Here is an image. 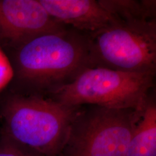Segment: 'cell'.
I'll return each mask as SVG.
<instances>
[{
  "label": "cell",
  "instance_id": "1",
  "mask_svg": "<svg viewBox=\"0 0 156 156\" xmlns=\"http://www.w3.org/2000/svg\"><path fill=\"white\" fill-rule=\"evenodd\" d=\"M16 66L28 95L50 97L94 67L90 37L69 27L40 35L17 48Z\"/></svg>",
  "mask_w": 156,
  "mask_h": 156
},
{
  "label": "cell",
  "instance_id": "2",
  "mask_svg": "<svg viewBox=\"0 0 156 156\" xmlns=\"http://www.w3.org/2000/svg\"><path fill=\"white\" fill-rule=\"evenodd\" d=\"M79 107L66 106L48 97H16L4 109V135L42 156H60Z\"/></svg>",
  "mask_w": 156,
  "mask_h": 156
},
{
  "label": "cell",
  "instance_id": "3",
  "mask_svg": "<svg viewBox=\"0 0 156 156\" xmlns=\"http://www.w3.org/2000/svg\"><path fill=\"white\" fill-rule=\"evenodd\" d=\"M155 77L156 73L89 68L49 98L71 107L93 105L140 110L154 89Z\"/></svg>",
  "mask_w": 156,
  "mask_h": 156
},
{
  "label": "cell",
  "instance_id": "4",
  "mask_svg": "<svg viewBox=\"0 0 156 156\" xmlns=\"http://www.w3.org/2000/svg\"><path fill=\"white\" fill-rule=\"evenodd\" d=\"M143 109L80 106L60 156H126Z\"/></svg>",
  "mask_w": 156,
  "mask_h": 156
},
{
  "label": "cell",
  "instance_id": "5",
  "mask_svg": "<svg viewBox=\"0 0 156 156\" xmlns=\"http://www.w3.org/2000/svg\"><path fill=\"white\" fill-rule=\"evenodd\" d=\"M90 37L94 67L156 73V19L124 21L116 17L108 28Z\"/></svg>",
  "mask_w": 156,
  "mask_h": 156
},
{
  "label": "cell",
  "instance_id": "6",
  "mask_svg": "<svg viewBox=\"0 0 156 156\" xmlns=\"http://www.w3.org/2000/svg\"><path fill=\"white\" fill-rule=\"evenodd\" d=\"M37 0H0V38L17 48L38 36L67 28Z\"/></svg>",
  "mask_w": 156,
  "mask_h": 156
},
{
  "label": "cell",
  "instance_id": "7",
  "mask_svg": "<svg viewBox=\"0 0 156 156\" xmlns=\"http://www.w3.org/2000/svg\"><path fill=\"white\" fill-rule=\"evenodd\" d=\"M56 22L93 35L108 28L116 17L95 0H39Z\"/></svg>",
  "mask_w": 156,
  "mask_h": 156
},
{
  "label": "cell",
  "instance_id": "8",
  "mask_svg": "<svg viewBox=\"0 0 156 156\" xmlns=\"http://www.w3.org/2000/svg\"><path fill=\"white\" fill-rule=\"evenodd\" d=\"M149 95L135 124L126 156H156L155 91Z\"/></svg>",
  "mask_w": 156,
  "mask_h": 156
},
{
  "label": "cell",
  "instance_id": "9",
  "mask_svg": "<svg viewBox=\"0 0 156 156\" xmlns=\"http://www.w3.org/2000/svg\"><path fill=\"white\" fill-rule=\"evenodd\" d=\"M112 15L124 21L156 19L155 0H99Z\"/></svg>",
  "mask_w": 156,
  "mask_h": 156
},
{
  "label": "cell",
  "instance_id": "10",
  "mask_svg": "<svg viewBox=\"0 0 156 156\" xmlns=\"http://www.w3.org/2000/svg\"><path fill=\"white\" fill-rule=\"evenodd\" d=\"M0 156H42L12 140L4 135L0 138Z\"/></svg>",
  "mask_w": 156,
  "mask_h": 156
},
{
  "label": "cell",
  "instance_id": "11",
  "mask_svg": "<svg viewBox=\"0 0 156 156\" xmlns=\"http://www.w3.org/2000/svg\"><path fill=\"white\" fill-rule=\"evenodd\" d=\"M13 77V70L9 60L0 49V91L10 82Z\"/></svg>",
  "mask_w": 156,
  "mask_h": 156
}]
</instances>
